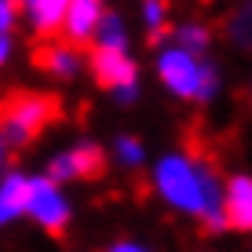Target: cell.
<instances>
[{"label":"cell","instance_id":"1","mask_svg":"<svg viewBox=\"0 0 252 252\" xmlns=\"http://www.w3.org/2000/svg\"><path fill=\"white\" fill-rule=\"evenodd\" d=\"M154 197L176 216L197 220L205 234L230 230L227 220V179L212 158L197 150H168L150 164Z\"/></svg>","mask_w":252,"mask_h":252},{"label":"cell","instance_id":"2","mask_svg":"<svg viewBox=\"0 0 252 252\" xmlns=\"http://www.w3.org/2000/svg\"><path fill=\"white\" fill-rule=\"evenodd\" d=\"M154 77L161 81V88L179 102H194V106H205L212 102L223 88V73L212 59L190 55V51L164 44L154 55Z\"/></svg>","mask_w":252,"mask_h":252},{"label":"cell","instance_id":"3","mask_svg":"<svg viewBox=\"0 0 252 252\" xmlns=\"http://www.w3.org/2000/svg\"><path fill=\"white\" fill-rule=\"evenodd\" d=\"M55 117H59V99H55V95L30 92V88L11 92V95H7V102H4V121H0L4 154L30 146Z\"/></svg>","mask_w":252,"mask_h":252},{"label":"cell","instance_id":"4","mask_svg":"<svg viewBox=\"0 0 252 252\" xmlns=\"http://www.w3.org/2000/svg\"><path fill=\"white\" fill-rule=\"evenodd\" d=\"M88 73L95 77V84H99L117 106H135V99H139V59L132 51L95 44L92 55H88Z\"/></svg>","mask_w":252,"mask_h":252},{"label":"cell","instance_id":"5","mask_svg":"<svg viewBox=\"0 0 252 252\" xmlns=\"http://www.w3.org/2000/svg\"><path fill=\"white\" fill-rule=\"evenodd\" d=\"M26 220L48 230L51 238H63L73 223V201L63 190V183L48 176H30V205H26Z\"/></svg>","mask_w":252,"mask_h":252},{"label":"cell","instance_id":"6","mask_svg":"<svg viewBox=\"0 0 252 252\" xmlns=\"http://www.w3.org/2000/svg\"><path fill=\"white\" fill-rule=\"evenodd\" d=\"M106 168V150L92 139H81V143L66 146V150H55L48 158L44 176L55 179V183H84V179H95L99 172Z\"/></svg>","mask_w":252,"mask_h":252},{"label":"cell","instance_id":"7","mask_svg":"<svg viewBox=\"0 0 252 252\" xmlns=\"http://www.w3.org/2000/svg\"><path fill=\"white\" fill-rule=\"evenodd\" d=\"M33 66H37L40 73H48L51 81L69 84V81H77V77L88 69V55H81L77 44H69V40L59 37V40H44V44L37 48Z\"/></svg>","mask_w":252,"mask_h":252},{"label":"cell","instance_id":"8","mask_svg":"<svg viewBox=\"0 0 252 252\" xmlns=\"http://www.w3.org/2000/svg\"><path fill=\"white\" fill-rule=\"evenodd\" d=\"M106 19V4L102 0H69V11L63 22V40L69 44H95L99 37V26Z\"/></svg>","mask_w":252,"mask_h":252},{"label":"cell","instance_id":"9","mask_svg":"<svg viewBox=\"0 0 252 252\" xmlns=\"http://www.w3.org/2000/svg\"><path fill=\"white\" fill-rule=\"evenodd\" d=\"M22 22L37 40H51L59 33L63 37V22L69 11V0H19Z\"/></svg>","mask_w":252,"mask_h":252},{"label":"cell","instance_id":"10","mask_svg":"<svg viewBox=\"0 0 252 252\" xmlns=\"http://www.w3.org/2000/svg\"><path fill=\"white\" fill-rule=\"evenodd\" d=\"M26 205H30V176L22 168H4V176H0V223L11 227V223L26 220Z\"/></svg>","mask_w":252,"mask_h":252},{"label":"cell","instance_id":"11","mask_svg":"<svg viewBox=\"0 0 252 252\" xmlns=\"http://www.w3.org/2000/svg\"><path fill=\"white\" fill-rule=\"evenodd\" d=\"M227 220L230 230L252 234V172H230L227 176Z\"/></svg>","mask_w":252,"mask_h":252},{"label":"cell","instance_id":"12","mask_svg":"<svg viewBox=\"0 0 252 252\" xmlns=\"http://www.w3.org/2000/svg\"><path fill=\"white\" fill-rule=\"evenodd\" d=\"M168 44L183 48V51H190V55L208 59V51H212V30H208L201 19H187V22H179L176 30H172V40H168Z\"/></svg>","mask_w":252,"mask_h":252},{"label":"cell","instance_id":"13","mask_svg":"<svg viewBox=\"0 0 252 252\" xmlns=\"http://www.w3.org/2000/svg\"><path fill=\"white\" fill-rule=\"evenodd\" d=\"M139 22H143L146 37L154 48H164V33H168V0H139Z\"/></svg>","mask_w":252,"mask_h":252},{"label":"cell","instance_id":"14","mask_svg":"<svg viewBox=\"0 0 252 252\" xmlns=\"http://www.w3.org/2000/svg\"><path fill=\"white\" fill-rule=\"evenodd\" d=\"M110 161L117 164V168H125V172H135V168H143L146 164V146H143V139L139 135H117L114 143H110Z\"/></svg>","mask_w":252,"mask_h":252},{"label":"cell","instance_id":"15","mask_svg":"<svg viewBox=\"0 0 252 252\" xmlns=\"http://www.w3.org/2000/svg\"><path fill=\"white\" fill-rule=\"evenodd\" d=\"M95 44H99V48H117V51H132V33H128L125 15L106 11V19H102V26H99ZM95 44H92V48H95Z\"/></svg>","mask_w":252,"mask_h":252},{"label":"cell","instance_id":"16","mask_svg":"<svg viewBox=\"0 0 252 252\" xmlns=\"http://www.w3.org/2000/svg\"><path fill=\"white\" fill-rule=\"evenodd\" d=\"M227 40L238 51H252V0H241L227 19Z\"/></svg>","mask_w":252,"mask_h":252},{"label":"cell","instance_id":"17","mask_svg":"<svg viewBox=\"0 0 252 252\" xmlns=\"http://www.w3.org/2000/svg\"><path fill=\"white\" fill-rule=\"evenodd\" d=\"M22 19L19 0H0V33H15V22Z\"/></svg>","mask_w":252,"mask_h":252},{"label":"cell","instance_id":"18","mask_svg":"<svg viewBox=\"0 0 252 252\" xmlns=\"http://www.w3.org/2000/svg\"><path fill=\"white\" fill-rule=\"evenodd\" d=\"M106 252H154L150 245H143V241H135V238H117V241H110Z\"/></svg>","mask_w":252,"mask_h":252},{"label":"cell","instance_id":"19","mask_svg":"<svg viewBox=\"0 0 252 252\" xmlns=\"http://www.w3.org/2000/svg\"><path fill=\"white\" fill-rule=\"evenodd\" d=\"M11 55H15V33H0V63H11Z\"/></svg>","mask_w":252,"mask_h":252},{"label":"cell","instance_id":"20","mask_svg":"<svg viewBox=\"0 0 252 252\" xmlns=\"http://www.w3.org/2000/svg\"><path fill=\"white\" fill-rule=\"evenodd\" d=\"M249 106H252V84H249Z\"/></svg>","mask_w":252,"mask_h":252}]
</instances>
